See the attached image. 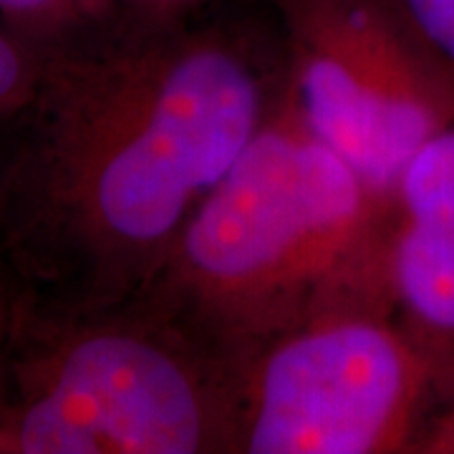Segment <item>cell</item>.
Here are the masks:
<instances>
[{
  "mask_svg": "<svg viewBox=\"0 0 454 454\" xmlns=\"http://www.w3.org/2000/svg\"><path fill=\"white\" fill-rule=\"evenodd\" d=\"M419 454H454V394L439 406L417 447Z\"/></svg>",
  "mask_w": 454,
  "mask_h": 454,
  "instance_id": "11",
  "label": "cell"
},
{
  "mask_svg": "<svg viewBox=\"0 0 454 454\" xmlns=\"http://www.w3.org/2000/svg\"><path fill=\"white\" fill-rule=\"evenodd\" d=\"M210 0H119V13L154 23H175L202 13Z\"/></svg>",
  "mask_w": 454,
  "mask_h": 454,
  "instance_id": "10",
  "label": "cell"
},
{
  "mask_svg": "<svg viewBox=\"0 0 454 454\" xmlns=\"http://www.w3.org/2000/svg\"><path fill=\"white\" fill-rule=\"evenodd\" d=\"M396 197L381 195L293 106L276 109L131 301L235 373L306 325L396 316Z\"/></svg>",
  "mask_w": 454,
  "mask_h": 454,
  "instance_id": "2",
  "label": "cell"
},
{
  "mask_svg": "<svg viewBox=\"0 0 454 454\" xmlns=\"http://www.w3.org/2000/svg\"><path fill=\"white\" fill-rule=\"evenodd\" d=\"M43 61V46L0 23V124L26 104Z\"/></svg>",
  "mask_w": 454,
  "mask_h": 454,
  "instance_id": "8",
  "label": "cell"
},
{
  "mask_svg": "<svg viewBox=\"0 0 454 454\" xmlns=\"http://www.w3.org/2000/svg\"><path fill=\"white\" fill-rule=\"evenodd\" d=\"M286 89L280 33L114 13L43 43L0 124V268L20 303L131 301Z\"/></svg>",
  "mask_w": 454,
  "mask_h": 454,
  "instance_id": "1",
  "label": "cell"
},
{
  "mask_svg": "<svg viewBox=\"0 0 454 454\" xmlns=\"http://www.w3.org/2000/svg\"><path fill=\"white\" fill-rule=\"evenodd\" d=\"M406 20L454 71V0H394Z\"/></svg>",
  "mask_w": 454,
  "mask_h": 454,
  "instance_id": "9",
  "label": "cell"
},
{
  "mask_svg": "<svg viewBox=\"0 0 454 454\" xmlns=\"http://www.w3.org/2000/svg\"><path fill=\"white\" fill-rule=\"evenodd\" d=\"M235 419L238 373L137 301L16 298L0 369L11 454H235Z\"/></svg>",
  "mask_w": 454,
  "mask_h": 454,
  "instance_id": "3",
  "label": "cell"
},
{
  "mask_svg": "<svg viewBox=\"0 0 454 454\" xmlns=\"http://www.w3.org/2000/svg\"><path fill=\"white\" fill-rule=\"evenodd\" d=\"M293 106L381 195L454 121V71L394 0H270Z\"/></svg>",
  "mask_w": 454,
  "mask_h": 454,
  "instance_id": "5",
  "label": "cell"
},
{
  "mask_svg": "<svg viewBox=\"0 0 454 454\" xmlns=\"http://www.w3.org/2000/svg\"><path fill=\"white\" fill-rule=\"evenodd\" d=\"M119 11V0H0V23L43 46Z\"/></svg>",
  "mask_w": 454,
  "mask_h": 454,
  "instance_id": "7",
  "label": "cell"
},
{
  "mask_svg": "<svg viewBox=\"0 0 454 454\" xmlns=\"http://www.w3.org/2000/svg\"><path fill=\"white\" fill-rule=\"evenodd\" d=\"M13 306H16V293L0 268V369H3L5 343H8V333H11V321H13Z\"/></svg>",
  "mask_w": 454,
  "mask_h": 454,
  "instance_id": "12",
  "label": "cell"
},
{
  "mask_svg": "<svg viewBox=\"0 0 454 454\" xmlns=\"http://www.w3.org/2000/svg\"><path fill=\"white\" fill-rule=\"evenodd\" d=\"M452 394V364L399 316L321 321L240 369L235 454L417 452Z\"/></svg>",
  "mask_w": 454,
  "mask_h": 454,
  "instance_id": "4",
  "label": "cell"
},
{
  "mask_svg": "<svg viewBox=\"0 0 454 454\" xmlns=\"http://www.w3.org/2000/svg\"><path fill=\"white\" fill-rule=\"evenodd\" d=\"M391 276L402 324L454 366V121L399 179Z\"/></svg>",
  "mask_w": 454,
  "mask_h": 454,
  "instance_id": "6",
  "label": "cell"
},
{
  "mask_svg": "<svg viewBox=\"0 0 454 454\" xmlns=\"http://www.w3.org/2000/svg\"><path fill=\"white\" fill-rule=\"evenodd\" d=\"M0 454H11V442H8V437H5L3 427H0Z\"/></svg>",
  "mask_w": 454,
  "mask_h": 454,
  "instance_id": "13",
  "label": "cell"
}]
</instances>
